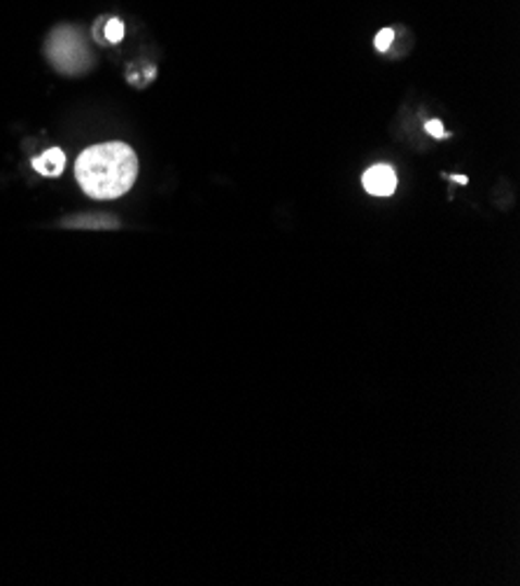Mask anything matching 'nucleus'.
<instances>
[{
	"label": "nucleus",
	"mask_w": 520,
	"mask_h": 586,
	"mask_svg": "<svg viewBox=\"0 0 520 586\" xmlns=\"http://www.w3.org/2000/svg\"><path fill=\"white\" fill-rule=\"evenodd\" d=\"M75 178L91 199H117L136 183L138 157L126 143L91 145L77 157Z\"/></svg>",
	"instance_id": "f257e3e1"
},
{
	"label": "nucleus",
	"mask_w": 520,
	"mask_h": 586,
	"mask_svg": "<svg viewBox=\"0 0 520 586\" xmlns=\"http://www.w3.org/2000/svg\"><path fill=\"white\" fill-rule=\"evenodd\" d=\"M50 57L54 61V66L61 69L63 73L83 71V66L89 59L83 40H79V34H75L73 28L57 30L50 42Z\"/></svg>",
	"instance_id": "f03ea898"
},
{
	"label": "nucleus",
	"mask_w": 520,
	"mask_h": 586,
	"mask_svg": "<svg viewBox=\"0 0 520 586\" xmlns=\"http://www.w3.org/2000/svg\"><path fill=\"white\" fill-rule=\"evenodd\" d=\"M362 185L373 197H389L397 190V173L387 164L371 167L362 178Z\"/></svg>",
	"instance_id": "7ed1b4c3"
},
{
	"label": "nucleus",
	"mask_w": 520,
	"mask_h": 586,
	"mask_svg": "<svg viewBox=\"0 0 520 586\" xmlns=\"http://www.w3.org/2000/svg\"><path fill=\"white\" fill-rule=\"evenodd\" d=\"M63 167H66V152H63L61 148H50V150L34 159V169L40 175H47V178L61 175Z\"/></svg>",
	"instance_id": "20e7f679"
},
{
	"label": "nucleus",
	"mask_w": 520,
	"mask_h": 586,
	"mask_svg": "<svg viewBox=\"0 0 520 586\" xmlns=\"http://www.w3.org/2000/svg\"><path fill=\"white\" fill-rule=\"evenodd\" d=\"M106 40L117 45L124 40V22L122 20H110L106 26Z\"/></svg>",
	"instance_id": "39448f33"
},
{
	"label": "nucleus",
	"mask_w": 520,
	"mask_h": 586,
	"mask_svg": "<svg viewBox=\"0 0 520 586\" xmlns=\"http://www.w3.org/2000/svg\"><path fill=\"white\" fill-rule=\"evenodd\" d=\"M393 40H395V30L393 28H383L373 42H376V50L379 52H387L389 45H393Z\"/></svg>",
	"instance_id": "423d86ee"
},
{
	"label": "nucleus",
	"mask_w": 520,
	"mask_h": 586,
	"mask_svg": "<svg viewBox=\"0 0 520 586\" xmlns=\"http://www.w3.org/2000/svg\"><path fill=\"white\" fill-rule=\"evenodd\" d=\"M425 129H428V134H432L434 138H446V132H444V124H442V122H438V120H432V122H428V124H425Z\"/></svg>",
	"instance_id": "0eeeda50"
},
{
	"label": "nucleus",
	"mask_w": 520,
	"mask_h": 586,
	"mask_svg": "<svg viewBox=\"0 0 520 586\" xmlns=\"http://www.w3.org/2000/svg\"><path fill=\"white\" fill-rule=\"evenodd\" d=\"M453 181H458V183L465 185V183H467V178H465V175H453Z\"/></svg>",
	"instance_id": "6e6552de"
}]
</instances>
